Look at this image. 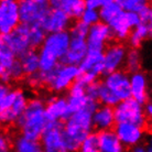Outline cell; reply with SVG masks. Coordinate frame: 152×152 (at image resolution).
Masks as SVG:
<instances>
[{"instance_id": "obj_1", "label": "cell", "mask_w": 152, "mask_h": 152, "mask_svg": "<svg viewBox=\"0 0 152 152\" xmlns=\"http://www.w3.org/2000/svg\"><path fill=\"white\" fill-rule=\"evenodd\" d=\"M94 113L85 108L72 115L67 121L64 122L63 138L67 152L80 151L82 145L85 139L94 132Z\"/></svg>"}, {"instance_id": "obj_2", "label": "cell", "mask_w": 152, "mask_h": 152, "mask_svg": "<svg viewBox=\"0 0 152 152\" xmlns=\"http://www.w3.org/2000/svg\"><path fill=\"white\" fill-rule=\"evenodd\" d=\"M71 41L72 37L69 31L48 34L44 43L39 49L40 71L49 73L56 69L67 53Z\"/></svg>"}, {"instance_id": "obj_3", "label": "cell", "mask_w": 152, "mask_h": 152, "mask_svg": "<svg viewBox=\"0 0 152 152\" xmlns=\"http://www.w3.org/2000/svg\"><path fill=\"white\" fill-rule=\"evenodd\" d=\"M45 108L46 105L41 98H33L29 100L26 111L15 124L20 129L21 136L33 141L41 140L48 125Z\"/></svg>"}, {"instance_id": "obj_4", "label": "cell", "mask_w": 152, "mask_h": 152, "mask_svg": "<svg viewBox=\"0 0 152 152\" xmlns=\"http://www.w3.org/2000/svg\"><path fill=\"white\" fill-rule=\"evenodd\" d=\"M42 84L49 86L55 93L69 89L82 74L80 66L60 64L56 69L49 73L40 71Z\"/></svg>"}, {"instance_id": "obj_5", "label": "cell", "mask_w": 152, "mask_h": 152, "mask_svg": "<svg viewBox=\"0 0 152 152\" xmlns=\"http://www.w3.org/2000/svg\"><path fill=\"white\" fill-rule=\"evenodd\" d=\"M20 21L27 26H41L52 10L48 0H21L19 1Z\"/></svg>"}, {"instance_id": "obj_6", "label": "cell", "mask_w": 152, "mask_h": 152, "mask_svg": "<svg viewBox=\"0 0 152 152\" xmlns=\"http://www.w3.org/2000/svg\"><path fill=\"white\" fill-rule=\"evenodd\" d=\"M116 124H133L145 128V113L143 107L136 99L129 98L120 102L114 108Z\"/></svg>"}, {"instance_id": "obj_7", "label": "cell", "mask_w": 152, "mask_h": 152, "mask_svg": "<svg viewBox=\"0 0 152 152\" xmlns=\"http://www.w3.org/2000/svg\"><path fill=\"white\" fill-rule=\"evenodd\" d=\"M30 26L20 23L11 33L7 35H1L0 43L10 48L19 58L22 54L32 50L30 43Z\"/></svg>"}, {"instance_id": "obj_8", "label": "cell", "mask_w": 152, "mask_h": 152, "mask_svg": "<svg viewBox=\"0 0 152 152\" xmlns=\"http://www.w3.org/2000/svg\"><path fill=\"white\" fill-rule=\"evenodd\" d=\"M64 122H48L45 131L42 136L41 145L44 152H67L63 138Z\"/></svg>"}, {"instance_id": "obj_9", "label": "cell", "mask_w": 152, "mask_h": 152, "mask_svg": "<svg viewBox=\"0 0 152 152\" xmlns=\"http://www.w3.org/2000/svg\"><path fill=\"white\" fill-rule=\"evenodd\" d=\"M20 10L19 1L1 0L0 1V34L7 35L11 33L19 26Z\"/></svg>"}, {"instance_id": "obj_10", "label": "cell", "mask_w": 152, "mask_h": 152, "mask_svg": "<svg viewBox=\"0 0 152 152\" xmlns=\"http://www.w3.org/2000/svg\"><path fill=\"white\" fill-rule=\"evenodd\" d=\"M103 83L117 96L120 102L132 98L130 75L125 71H117L105 75Z\"/></svg>"}, {"instance_id": "obj_11", "label": "cell", "mask_w": 152, "mask_h": 152, "mask_svg": "<svg viewBox=\"0 0 152 152\" xmlns=\"http://www.w3.org/2000/svg\"><path fill=\"white\" fill-rule=\"evenodd\" d=\"M113 39L115 38L110 27L103 22L97 23L89 29V33L86 40L88 51L105 52V50L107 49V43Z\"/></svg>"}, {"instance_id": "obj_12", "label": "cell", "mask_w": 152, "mask_h": 152, "mask_svg": "<svg viewBox=\"0 0 152 152\" xmlns=\"http://www.w3.org/2000/svg\"><path fill=\"white\" fill-rule=\"evenodd\" d=\"M127 53L128 50L120 43H114L107 46V49L104 52V67H105L104 76L117 71H121V67L125 66Z\"/></svg>"}, {"instance_id": "obj_13", "label": "cell", "mask_w": 152, "mask_h": 152, "mask_svg": "<svg viewBox=\"0 0 152 152\" xmlns=\"http://www.w3.org/2000/svg\"><path fill=\"white\" fill-rule=\"evenodd\" d=\"M71 113L65 97H51L48 99L45 108V117L48 122L67 121L71 118Z\"/></svg>"}, {"instance_id": "obj_14", "label": "cell", "mask_w": 152, "mask_h": 152, "mask_svg": "<svg viewBox=\"0 0 152 152\" xmlns=\"http://www.w3.org/2000/svg\"><path fill=\"white\" fill-rule=\"evenodd\" d=\"M114 131L122 145L130 148L140 145V141L143 138V128L128 122L116 124Z\"/></svg>"}, {"instance_id": "obj_15", "label": "cell", "mask_w": 152, "mask_h": 152, "mask_svg": "<svg viewBox=\"0 0 152 152\" xmlns=\"http://www.w3.org/2000/svg\"><path fill=\"white\" fill-rule=\"evenodd\" d=\"M71 18L60 9H52L41 26L48 34L67 31L71 26Z\"/></svg>"}, {"instance_id": "obj_16", "label": "cell", "mask_w": 152, "mask_h": 152, "mask_svg": "<svg viewBox=\"0 0 152 152\" xmlns=\"http://www.w3.org/2000/svg\"><path fill=\"white\" fill-rule=\"evenodd\" d=\"M28 105H29V99L27 98V95L22 91L18 89L17 91V97L12 104L11 108L7 111L0 113V120L4 125H12L17 124L18 119L23 115L26 111Z\"/></svg>"}, {"instance_id": "obj_17", "label": "cell", "mask_w": 152, "mask_h": 152, "mask_svg": "<svg viewBox=\"0 0 152 152\" xmlns=\"http://www.w3.org/2000/svg\"><path fill=\"white\" fill-rule=\"evenodd\" d=\"M88 53V46L86 40L83 39H72L69 51L62 58L61 64L80 66Z\"/></svg>"}, {"instance_id": "obj_18", "label": "cell", "mask_w": 152, "mask_h": 152, "mask_svg": "<svg viewBox=\"0 0 152 152\" xmlns=\"http://www.w3.org/2000/svg\"><path fill=\"white\" fill-rule=\"evenodd\" d=\"M85 88L86 87H84L83 85L75 82L69 89V96L66 97V99H67V106L71 115L83 110L87 106L89 99L86 96Z\"/></svg>"}, {"instance_id": "obj_19", "label": "cell", "mask_w": 152, "mask_h": 152, "mask_svg": "<svg viewBox=\"0 0 152 152\" xmlns=\"http://www.w3.org/2000/svg\"><path fill=\"white\" fill-rule=\"evenodd\" d=\"M50 4L52 9H60L64 11L71 19L80 20L86 10L84 0H51Z\"/></svg>"}, {"instance_id": "obj_20", "label": "cell", "mask_w": 152, "mask_h": 152, "mask_svg": "<svg viewBox=\"0 0 152 152\" xmlns=\"http://www.w3.org/2000/svg\"><path fill=\"white\" fill-rule=\"evenodd\" d=\"M93 121H94L95 129L98 130V132L106 131V130H113V128H115V126H116L114 108L100 105V107L94 114Z\"/></svg>"}, {"instance_id": "obj_21", "label": "cell", "mask_w": 152, "mask_h": 152, "mask_svg": "<svg viewBox=\"0 0 152 152\" xmlns=\"http://www.w3.org/2000/svg\"><path fill=\"white\" fill-rule=\"evenodd\" d=\"M98 152H125V145L120 142L114 129L100 131L98 132Z\"/></svg>"}, {"instance_id": "obj_22", "label": "cell", "mask_w": 152, "mask_h": 152, "mask_svg": "<svg viewBox=\"0 0 152 152\" xmlns=\"http://www.w3.org/2000/svg\"><path fill=\"white\" fill-rule=\"evenodd\" d=\"M82 73L95 72L98 76L105 74L104 67V52L98 51H88L86 57L80 65Z\"/></svg>"}, {"instance_id": "obj_23", "label": "cell", "mask_w": 152, "mask_h": 152, "mask_svg": "<svg viewBox=\"0 0 152 152\" xmlns=\"http://www.w3.org/2000/svg\"><path fill=\"white\" fill-rule=\"evenodd\" d=\"M130 83H131V95L132 98L136 99L141 105L147 103L148 95H147V78L142 72H137L130 75Z\"/></svg>"}, {"instance_id": "obj_24", "label": "cell", "mask_w": 152, "mask_h": 152, "mask_svg": "<svg viewBox=\"0 0 152 152\" xmlns=\"http://www.w3.org/2000/svg\"><path fill=\"white\" fill-rule=\"evenodd\" d=\"M110 29L113 30L114 33V38L118 41H125L128 40L130 37V33L132 29L128 26V23L126 21L125 18V11H122L117 18H115L109 24H108Z\"/></svg>"}, {"instance_id": "obj_25", "label": "cell", "mask_w": 152, "mask_h": 152, "mask_svg": "<svg viewBox=\"0 0 152 152\" xmlns=\"http://www.w3.org/2000/svg\"><path fill=\"white\" fill-rule=\"evenodd\" d=\"M24 74L30 76L40 71V55L38 50H30L19 57Z\"/></svg>"}, {"instance_id": "obj_26", "label": "cell", "mask_w": 152, "mask_h": 152, "mask_svg": "<svg viewBox=\"0 0 152 152\" xmlns=\"http://www.w3.org/2000/svg\"><path fill=\"white\" fill-rule=\"evenodd\" d=\"M122 11L124 10L118 2V0H103V6L99 9L100 21L103 23L109 24Z\"/></svg>"}, {"instance_id": "obj_27", "label": "cell", "mask_w": 152, "mask_h": 152, "mask_svg": "<svg viewBox=\"0 0 152 152\" xmlns=\"http://www.w3.org/2000/svg\"><path fill=\"white\" fill-rule=\"evenodd\" d=\"M148 37H150L149 26L145 23H141L140 26H138L131 31L130 37L128 39L129 45L131 46V49H138L143 42V40H145Z\"/></svg>"}, {"instance_id": "obj_28", "label": "cell", "mask_w": 152, "mask_h": 152, "mask_svg": "<svg viewBox=\"0 0 152 152\" xmlns=\"http://www.w3.org/2000/svg\"><path fill=\"white\" fill-rule=\"evenodd\" d=\"M13 147H15V152H40L43 150L40 141L30 140L23 136L15 138Z\"/></svg>"}, {"instance_id": "obj_29", "label": "cell", "mask_w": 152, "mask_h": 152, "mask_svg": "<svg viewBox=\"0 0 152 152\" xmlns=\"http://www.w3.org/2000/svg\"><path fill=\"white\" fill-rule=\"evenodd\" d=\"M17 60L18 56L13 53V51L7 45L0 43V74L7 72Z\"/></svg>"}, {"instance_id": "obj_30", "label": "cell", "mask_w": 152, "mask_h": 152, "mask_svg": "<svg viewBox=\"0 0 152 152\" xmlns=\"http://www.w3.org/2000/svg\"><path fill=\"white\" fill-rule=\"evenodd\" d=\"M24 75H26V74H24L23 67H22V65H21V62H20V60L18 58V60L15 61V64L12 65L7 72L0 74V80H1V84L9 85V83H11L12 80H20V78L23 77Z\"/></svg>"}, {"instance_id": "obj_31", "label": "cell", "mask_w": 152, "mask_h": 152, "mask_svg": "<svg viewBox=\"0 0 152 152\" xmlns=\"http://www.w3.org/2000/svg\"><path fill=\"white\" fill-rule=\"evenodd\" d=\"M140 65H141V56L140 52L138 49H130L128 50L127 57H126L125 67L126 72L130 75L134 74L137 72H140Z\"/></svg>"}, {"instance_id": "obj_32", "label": "cell", "mask_w": 152, "mask_h": 152, "mask_svg": "<svg viewBox=\"0 0 152 152\" xmlns=\"http://www.w3.org/2000/svg\"><path fill=\"white\" fill-rule=\"evenodd\" d=\"M98 102L102 106H107L115 108L118 104L120 103V100L114 93L107 87L106 85L100 82V87H99V96H98Z\"/></svg>"}, {"instance_id": "obj_33", "label": "cell", "mask_w": 152, "mask_h": 152, "mask_svg": "<svg viewBox=\"0 0 152 152\" xmlns=\"http://www.w3.org/2000/svg\"><path fill=\"white\" fill-rule=\"evenodd\" d=\"M48 33L45 30L42 28L40 24H35V26H31L30 30V43H31V49L32 50H38L42 46L44 43Z\"/></svg>"}, {"instance_id": "obj_34", "label": "cell", "mask_w": 152, "mask_h": 152, "mask_svg": "<svg viewBox=\"0 0 152 152\" xmlns=\"http://www.w3.org/2000/svg\"><path fill=\"white\" fill-rule=\"evenodd\" d=\"M89 29L91 27L87 26L86 23H84L82 20H77L74 22L71 29H69V33L72 39H83V40H87L88 33H89Z\"/></svg>"}, {"instance_id": "obj_35", "label": "cell", "mask_w": 152, "mask_h": 152, "mask_svg": "<svg viewBox=\"0 0 152 152\" xmlns=\"http://www.w3.org/2000/svg\"><path fill=\"white\" fill-rule=\"evenodd\" d=\"M118 2L124 11L134 13H139L147 4H149L145 0H118Z\"/></svg>"}, {"instance_id": "obj_36", "label": "cell", "mask_w": 152, "mask_h": 152, "mask_svg": "<svg viewBox=\"0 0 152 152\" xmlns=\"http://www.w3.org/2000/svg\"><path fill=\"white\" fill-rule=\"evenodd\" d=\"M99 136L98 132H91L82 145L80 152H98Z\"/></svg>"}, {"instance_id": "obj_37", "label": "cell", "mask_w": 152, "mask_h": 152, "mask_svg": "<svg viewBox=\"0 0 152 152\" xmlns=\"http://www.w3.org/2000/svg\"><path fill=\"white\" fill-rule=\"evenodd\" d=\"M80 20L84 23H86L89 27H93L97 23L102 22L100 21V15H99V10H91V9H86L85 12L83 13Z\"/></svg>"}, {"instance_id": "obj_38", "label": "cell", "mask_w": 152, "mask_h": 152, "mask_svg": "<svg viewBox=\"0 0 152 152\" xmlns=\"http://www.w3.org/2000/svg\"><path fill=\"white\" fill-rule=\"evenodd\" d=\"M99 87H100V82H95V83L88 85L87 87L85 88L86 91V96L88 99L91 100H98L99 96Z\"/></svg>"}, {"instance_id": "obj_39", "label": "cell", "mask_w": 152, "mask_h": 152, "mask_svg": "<svg viewBox=\"0 0 152 152\" xmlns=\"http://www.w3.org/2000/svg\"><path fill=\"white\" fill-rule=\"evenodd\" d=\"M125 18H126L127 23H128V26H129L132 30L142 23L141 22V19H140V17H139V15H138V13H134V12H126L125 11Z\"/></svg>"}, {"instance_id": "obj_40", "label": "cell", "mask_w": 152, "mask_h": 152, "mask_svg": "<svg viewBox=\"0 0 152 152\" xmlns=\"http://www.w3.org/2000/svg\"><path fill=\"white\" fill-rule=\"evenodd\" d=\"M138 15H139V17H140L141 22L148 24L149 19H150V15H151V6H150V4H147V6H145Z\"/></svg>"}, {"instance_id": "obj_41", "label": "cell", "mask_w": 152, "mask_h": 152, "mask_svg": "<svg viewBox=\"0 0 152 152\" xmlns=\"http://www.w3.org/2000/svg\"><path fill=\"white\" fill-rule=\"evenodd\" d=\"M86 9L91 10H99L103 6V0H85Z\"/></svg>"}, {"instance_id": "obj_42", "label": "cell", "mask_w": 152, "mask_h": 152, "mask_svg": "<svg viewBox=\"0 0 152 152\" xmlns=\"http://www.w3.org/2000/svg\"><path fill=\"white\" fill-rule=\"evenodd\" d=\"M0 152H10V142L6 136L0 137Z\"/></svg>"}, {"instance_id": "obj_43", "label": "cell", "mask_w": 152, "mask_h": 152, "mask_svg": "<svg viewBox=\"0 0 152 152\" xmlns=\"http://www.w3.org/2000/svg\"><path fill=\"white\" fill-rule=\"evenodd\" d=\"M130 152H147V147L143 145H137L130 149Z\"/></svg>"}, {"instance_id": "obj_44", "label": "cell", "mask_w": 152, "mask_h": 152, "mask_svg": "<svg viewBox=\"0 0 152 152\" xmlns=\"http://www.w3.org/2000/svg\"><path fill=\"white\" fill-rule=\"evenodd\" d=\"M145 115H147V116H149L150 118H152V104L151 103L145 104Z\"/></svg>"}, {"instance_id": "obj_45", "label": "cell", "mask_w": 152, "mask_h": 152, "mask_svg": "<svg viewBox=\"0 0 152 152\" xmlns=\"http://www.w3.org/2000/svg\"><path fill=\"white\" fill-rule=\"evenodd\" d=\"M149 30H150V38H152V4H151V15H150V19L148 22Z\"/></svg>"}, {"instance_id": "obj_46", "label": "cell", "mask_w": 152, "mask_h": 152, "mask_svg": "<svg viewBox=\"0 0 152 152\" xmlns=\"http://www.w3.org/2000/svg\"><path fill=\"white\" fill-rule=\"evenodd\" d=\"M147 152H152V137H150L147 143Z\"/></svg>"}, {"instance_id": "obj_47", "label": "cell", "mask_w": 152, "mask_h": 152, "mask_svg": "<svg viewBox=\"0 0 152 152\" xmlns=\"http://www.w3.org/2000/svg\"><path fill=\"white\" fill-rule=\"evenodd\" d=\"M40 152H44V151H43V150H41V151H40Z\"/></svg>"}]
</instances>
